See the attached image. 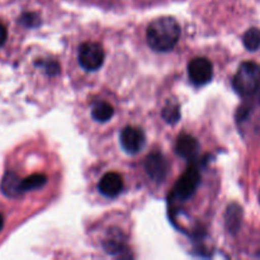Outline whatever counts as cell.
Returning a JSON list of instances; mask_svg holds the SVG:
<instances>
[{
    "label": "cell",
    "mask_w": 260,
    "mask_h": 260,
    "mask_svg": "<svg viewBox=\"0 0 260 260\" xmlns=\"http://www.w3.org/2000/svg\"><path fill=\"white\" fill-rule=\"evenodd\" d=\"M180 37V27L172 17H161L150 23L146 40L150 47L157 52L173 50Z\"/></svg>",
    "instance_id": "1"
},
{
    "label": "cell",
    "mask_w": 260,
    "mask_h": 260,
    "mask_svg": "<svg viewBox=\"0 0 260 260\" xmlns=\"http://www.w3.org/2000/svg\"><path fill=\"white\" fill-rule=\"evenodd\" d=\"M233 86L241 96H251L260 88V66L253 61L240 65L233 79Z\"/></svg>",
    "instance_id": "2"
},
{
    "label": "cell",
    "mask_w": 260,
    "mask_h": 260,
    "mask_svg": "<svg viewBox=\"0 0 260 260\" xmlns=\"http://www.w3.org/2000/svg\"><path fill=\"white\" fill-rule=\"evenodd\" d=\"M201 184V173L196 167H189L175 183L172 193L173 200L184 202L192 198Z\"/></svg>",
    "instance_id": "3"
},
{
    "label": "cell",
    "mask_w": 260,
    "mask_h": 260,
    "mask_svg": "<svg viewBox=\"0 0 260 260\" xmlns=\"http://www.w3.org/2000/svg\"><path fill=\"white\" fill-rule=\"evenodd\" d=\"M104 62V51L99 43L85 42L79 48V63L86 71H95Z\"/></svg>",
    "instance_id": "4"
},
{
    "label": "cell",
    "mask_w": 260,
    "mask_h": 260,
    "mask_svg": "<svg viewBox=\"0 0 260 260\" xmlns=\"http://www.w3.org/2000/svg\"><path fill=\"white\" fill-rule=\"evenodd\" d=\"M188 75L194 85L202 86L210 83L213 76L212 63L206 57H196L188 65Z\"/></svg>",
    "instance_id": "5"
},
{
    "label": "cell",
    "mask_w": 260,
    "mask_h": 260,
    "mask_svg": "<svg viewBox=\"0 0 260 260\" xmlns=\"http://www.w3.org/2000/svg\"><path fill=\"white\" fill-rule=\"evenodd\" d=\"M119 142L121 146L127 154L135 155L141 151L142 147L145 146L146 137H145L144 131L139 127L127 126L122 129L119 135Z\"/></svg>",
    "instance_id": "6"
},
{
    "label": "cell",
    "mask_w": 260,
    "mask_h": 260,
    "mask_svg": "<svg viewBox=\"0 0 260 260\" xmlns=\"http://www.w3.org/2000/svg\"><path fill=\"white\" fill-rule=\"evenodd\" d=\"M145 170L154 182H162L169 172V162L160 152H152L145 160Z\"/></svg>",
    "instance_id": "7"
},
{
    "label": "cell",
    "mask_w": 260,
    "mask_h": 260,
    "mask_svg": "<svg viewBox=\"0 0 260 260\" xmlns=\"http://www.w3.org/2000/svg\"><path fill=\"white\" fill-rule=\"evenodd\" d=\"M99 192L108 198H114L123 189V179L118 173H107L98 184Z\"/></svg>",
    "instance_id": "8"
},
{
    "label": "cell",
    "mask_w": 260,
    "mask_h": 260,
    "mask_svg": "<svg viewBox=\"0 0 260 260\" xmlns=\"http://www.w3.org/2000/svg\"><path fill=\"white\" fill-rule=\"evenodd\" d=\"M198 151H200V144L194 137L185 134L178 137L177 144H175V152L178 156L185 160H193L197 156Z\"/></svg>",
    "instance_id": "9"
},
{
    "label": "cell",
    "mask_w": 260,
    "mask_h": 260,
    "mask_svg": "<svg viewBox=\"0 0 260 260\" xmlns=\"http://www.w3.org/2000/svg\"><path fill=\"white\" fill-rule=\"evenodd\" d=\"M126 246V236L118 229H112L107 234V238L104 240V249L109 254H121Z\"/></svg>",
    "instance_id": "10"
},
{
    "label": "cell",
    "mask_w": 260,
    "mask_h": 260,
    "mask_svg": "<svg viewBox=\"0 0 260 260\" xmlns=\"http://www.w3.org/2000/svg\"><path fill=\"white\" fill-rule=\"evenodd\" d=\"M2 190L8 197H18L23 193L22 179L14 173H7L2 180Z\"/></svg>",
    "instance_id": "11"
},
{
    "label": "cell",
    "mask_w": 260,
    "mask_h": 260,
    "mask_svg": "<svg viewBox=\"0 0 260 260\" xmlns=\"http://www.w3.org/2000/svg\"><path fill=\"white\" fill-rule=\"evenodd\" d=\"M241 220H243V210L239 205L233 203L228 207L225 216L226 228L230 233H238L241 226Z\"/></svg>",
    "instance_id": "12"
},
{
    "label": "cell",
    "mask_w": 260,
    "mask_h": 260,
    "mask_svg": "<svg viewBox=\"0 0 260 260\" xmlns=\"http://www.w3.org/2000/svg\"><path fill=\"white\" fill-rule=\"evenodd\" d=\"M114 108L107 102H98L91 108V117L96 122H107L113 117Z\"/></svg>",
    "instance_id": "13"
},
{
    "label": "cell",
    "mask_w": 260,
    "mask_h": 260,
    "mask_svg": "<svg viewBox=\"0 0 260 260\" xmlns=\"http://www.w3.org/2000/svg\"><path fill=\"white\" fill-rule=\"evenodd\" d=\"M161 116L169 124H175L180 118L179 104L174 99H170L162 108Z\"/></svg>",
    "instance_id": "14"
},
{
    "label": "cell",
    "mask_w": 260,
    "mask_h": 260,
    "mask_svg": "<svg viewBox=\"0 0 260 260\" xmlns=\"http://www.w3.org/2000/svg\"><path fill=\"white\" fill-rule=\"evenodd\" d=\"M47 183V177L45 174H33L22 179V189L23 192L33 189H40Z\"/></svg>",
    "instance_id": "15"
},
{
    "label": "cell",
    "mask_w": 260,
    "mask_h": 260,
    "mask_svg": "<svg viewBox=\"0 0 260 260\" xmlns=\"http://www.w3.org/2000/svg\"><path fill=\"white\" fill-rule=\"evenodd\" d=\"M244 46L249 51H256L260 47V30L258 28H250L243 37Z\"/></svg>",
    "instance_id": "16"
},
{
    "label": "cell",
    "mask_w": 260,
    "mask_h": 260,
    "mask_svg": "<svg viewBox=\"0 0 260 260\" xmlns=\"http://www.w3.org/2000/svg\"><path fill=\"white\" fill-rule=\"evenodd\" d=\"M20 22L23 23L27 27H36L41 23L40 18H38L37 14H33V13H25V14L22 15L20 18Z\"/></svg>",
    "instance_id": "17"
},
{
    "label": "cell",
    "mask_w": 260,
    "mask_h": 260,
    "mask_svg": "<svg viewBox=\"0 0 260 260\" xmlns=\"http://www.w3.org/2000/svg\"><path fill=\"white\" fill-rule=\"evenodd\" d=\"M45 68L50 75H53V74L58 73V65L56 62H52V61H47V63H46Z\"/></svg>",
    "instance_id": "18"
},
{
    "label": "cell",
    "mask_w": 260,
    "mask_h": 260,
    "mask_svg": "<svg viewBox=\"0 0 260 260\" xmlns=\"http://www.w3.org/2000/svg\"><path fill=\"white\" fill-rule=\"evenodd\" d=\"M7 37H8L7 27H5L3 23H0V47H2V46L5 43V41H7Z\"/></svg>",
    "instance_id": "19"
},
{
    "label": "cell",
    "mask_w": 260,
    "mask_h": 260,
    "mask_svg": "<svg viewBox=\"0 0 260 260\" xmlns=\"http://www.w3.org/2000/svg\"><path fill=\"white\" fill-rule=\"evenodd\" d=\"M3 226H4V218H3V216L0 215V231H2Z\"/></svg>",
    "instance_id": "20"
},
{
    "label": "cell",
    "mask_w": 260,
    "mask_h": 260,
    "mask_svg": "<svg viewBox=\"0 0 260 260\" xmlns=\"http://www.w3.org/2000/svg\"><path fill=\"white\" fill-rule=\"evenodd\" d=\"M259 202H260V193H259Z\"/></svg>",
    "instance_id": "21"
},
{
    "label": "cell",
    "mask_w": 260,
    "mask_h": 260,
    "mask_svg": "<svg viewBox=\"0 0 260 260\" xmlns=\"http://www.w3.org/2000/svg\"><path fill=\"white\" fill-rule=\"evenodd\" d=\"M259 102H260V95H259Z\"/></svg>",
    "instance_id": "22"
}]
</instances>
